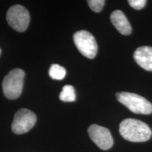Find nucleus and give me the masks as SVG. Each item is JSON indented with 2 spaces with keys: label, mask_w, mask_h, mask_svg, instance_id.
Returning <instances> with one entry per match:
<instances>
[{
  "label": "nucleus",
  "mask_w": 152,
  "mask_h": 152,
  "mask_svg": "<svg viewBox=\"0 0 152 152\" xmlns=\"http://www.w3.org/2000/svg\"><path fill=\"white\" fill-rule=\"evenodd\" d=\"M119 131L125 140L133 142H147L152 135L149 125L141 121L132 118L123 120L120 124Z\"/></svg>",
  "instance_id": "f257e3e1"
},
{
  "label": "nucleus",
  "mask_w": 152,
  "mask_h": 152,
  "mask_svg": "<svg viewBox=\"0 0 152 152\" xmlns=\"http://www.w3.org/2000/svg\"><path fill=\"white\" fill-rule=\"evenodd\" d=\"M25 72L20 68H15L5 76L2 81V90L4 96L9 99H16L20 96L23 87Z\"/></svg>",
  "instance_id": "f03ea898"
},
{
  "label": "nucleus",
  "mask_w": 152,
  "mask_h": 152,
  "mask_svg": "<svg viewBox=\"0 0 152 152\" xmlns=\"http://www.w3.org/2000/svg\"><path fill=\"white\" fill-rule=\"evenodd\" d=\"M117 99L134 113L149 115L152 113V104L147 99L134 93L119 92Z\"/></svg>",
  "instance_id": "7ed1b4c3"
},
{
  "label": "nucleus",
  "mask_w": 152,
  "mask_h": 152,
  "mask_svg": "<svg viewBox=\"0 0 152 152\" xmlns=\"http://www.w3.org/2000/svg\"><path fill=\"white\" fill-rule=\"evenodd\" d=\"M73 41L78 51L87 58H94L98 46L94 36L87 30H80L73 35Z\"/></svg>",
  "instance_id": "20e7f679"
},
{
  "label": "nucleus",
  "mask_w": 152,
  "mask_h": 152,
  "mask_svg": "<svg viewBox=\"0 0 152 152\" xmlns=\"http://www.w3.org/2000/svg\"><path fill=\"white\" fill-rule=\"evenodd\" d=\"M7 20L13 29L22 33L28 28L30 17L27 9L21 5H14L7 11Z\"/></svg>",
  "instance_id": "39448f33"
},
{
  "label": "nucleus",
  "mask_w": 152,
  "mask_h": 152,
  "mask_svg": "<svg viewBox=\"0 0 152 152\" xmlns=\"http://www.w3.org/2000/svg\"><path fill=\"white\" fill-rule=\"evenodd\" d=\"M36 121L37 116L33 111L27 109H19L15 113L11 129L16 134H25L33 128Z\"/></svg>",
  "instance_id": "423d86ee"
},
{
  "label": "nucleus",
  "mask_w": 152,
  "mask_h": 152,
  "mask_svg": "<svg viewBox=\"0 0 152 152\" xmlns=\"http://www.w3.org/2000/svg\"><path fill=\"white\" fill-rule=\"evenodd\" d=\"M88 134L91 140L102 150L111 149L113 144V140L109 129L94 124L88 128Z\"/></svg>",
  "instance_id": "0eeeda50"
},
{
  "label": "nucleus",
  "mask_w": 152,
  "mask_h": 152,
  "mask_svg": "<svg viewBox=\"0 0 152 152\" xmlns=\"http://www.w3.org/2000/svg\"><path fill=\"white\" fill-rule=\"evenodd\" d=\"M134 58L137 64L143 69L152 71V47H140L135 50Z\"/></svg>",
  "instance_id": "6e6552de"
},
{
  "label": "nucleus",
  "mask_w": 152,
  "mask_h": 152,
  "mask_svg": "<svg viewBox=\"0 0 152 152\" xmlns=\"http://www.w3.org/2000/svg\"><path fill=\"white\" fill-rule=\"evenodd\" d=\"M111 20L118 31L123 35H129L132 33V28L124 13L115 10L111 14Z\"/></svg>",
  "instance_id": "1a4fd4ad"
},
{
  "label": "nucleus",
  "mask_w": 152,
  "mask_h": 152,
  "mask_svg": "<svg viewBox=\"0 0 152 152\" xmlns=\"http://www.w3.org/2000/svg\"><path fill=\"white\" fill-rule=\"evenodd\" d=\"M59 99L61 101L65 102H72L75 101L76 94L74 87L72 85H65L60 93Z\"/></svg>",
  "instance_id": "9d476101"
},
{
  "label": "nucleus",
  "mask_w": 152,
  "mask_h": 152,
  "mask_svg": "<svg viewBox=\"0 0 152 152\" xmlns=\"http://www.w3.org/2000/svg\"><path fill=\"white\" fill-rule=\"evenodd\" d=\"M49 76L54 80H61L65 77L66 75V69L58 64H52L49 71Z\"/></svg>",
  "instance_id": "9b49d317"
},
{
  "label": "nucleus",
  "mask_w": 152,
  "mask_h": 152,
  "mask_svg": "<svg viewBox=\"0 0 152 152\" xmlns=\"http://www.w3.org/2000/svg\"><path fill=\"white\" fill-rule=\"evenodd\" d=\"M89 7L94 12H100L103 9L105 1L104 0H89L87 1Z\"/></svg>",
  "instance_id": "f8f14e48"
},
{
  "label": "nucleus",
  "mask_w": 152,
  "mask_h": 152,
  "mask_svg": "<svg viewBox=\"0 0 152 152\" xmlns=\"http://www.w3.org/2000/svg\"><path fill=\"white\" fill-rule=\"evenodd\" d=\"M128 3L133 9L140 10V9H143L145 7L147 1H145V0H130V1H128Z\"/></svg>",
  "instance_id": "ddd939ff"
},
{
  "label": "nucleus",
  "mask_w": 152,
  "mask_h": 152,
  "mask_svg": "<svg viewBox=\"0 0 152 152\" xmlns=\"http://www.w3.org/2000/svg\"><path fill=\"white\" fill-rule=\"evenodd\" d=\"M0 54H1V49H0Z\"/></svg>",
  "instance_id": "4468645a"
}]
</instances>
